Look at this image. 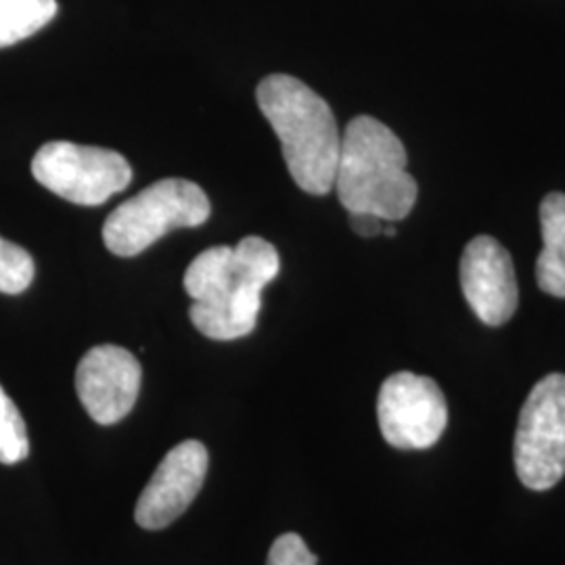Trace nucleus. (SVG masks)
<instances>
[{
  "instance_id": "obj_6",
  "label": "nucleus",
  "mask_w": 565,
  "mask_h": 565,
  "mask_svg": "<svg viewBox=\"0 0 565 565\" xmlns=\"http://www.w3.org/2000/svg\"><path fill=\"white\" fill-rule=\"evenodd\" d=\"M32 174L44 189L76 205H102L132 181V168L118 151L70 141L42 145Z\"/></svg>"
},
{
  "instance_id": "obj_10",
  "label": "nucleus",
  "mask_w": 565,
  "mask_h": 565,
  "mask_svg": "<svg viewBox=\"0 0 565 565\" xmlns=\"http://www.w3.org/2000/svg\"><path fill=\"white\" fill-rule=\"evenodd\" d=\"M461 289L482 323L499 327L515 315L518 279L501 243L486 235L467 243L461 258Z\"/></svg>"
},
{
  "instance_id": "obj_11",
  "label": "nucleus",
  "mask_w": 565,
  "mask_h": 565,
  "mask_svg": "<svg viewBox=\"0 0 565 565\" xmlns=\"http://www.w3.org/2000/svg\"><path fill=\"white\" fill-rule=\"evenodd\" d=\"M541 231L536 281L548 296L565 298V193H548L541 203Z\"/></svg>"
},
{
  "instance_id": "obj_4",
  "label": "nucleus",
  "mask_w": 565,
  "mask_h": 565,
  "mask_svg": "<svg viewBox=\"0 0 565 565\" xmlns=\"http://www.w3.org/2000/svg\"><path fill=\"white\" fill-rule=\"evenodd\" d=\"M210 214L212 205L200 184L163 179L109 214L103 226V242L111 254L135 258L170 231L202 226Z\"/></svg>"
},
{
  "instance_id": "obj_7",
  "label": "nucleus",
  "mask_w": 565,
  "mask_h": 565,
  "mask_svg": "<svg viewBox=\"0 0 565 565\" xmlns=\"http://www.w3.org/2000/svg\"><path fill=\"white\" fill-rule=\"evenodd\" d=\"M377 422L387 445L403 450L429 448L448 424L445 394L429 377L394 373L380 390Z\"/></svg>"
},
{
  "instance_id": "obj_12",
  "label": "nucleus",
  "mask_w": 565,
  "mask_h": 565,
  "mask_svg": "<svg viewBox=\"0 0 565 565\" xmlns=\"http://www.w3.org/2000/svg\"><path fill=\"white\" fill-rule=\"evenodd\" d=\"M57 9V0H0V49L41 32Z\"/></svg>"
},
{
  "instance_id": "obj_13",
  "label": "nucleus",
  "mask_w": 565,
  "mask_h": 565,
  "mask_svg": "<svg viewBox=\"0 0 565 565\" xmlns=\"http://www.w3.org/2000/svg\"><path fill=\"white\" fill-rule=\"evenodd\" d=\"M30 455L28 427L20 408L0 385V463L18 465Z\"/></svg>"
},
{
  "instance_id": "obj_8",
  "label": "nucleus",
  "mask_w": 565,
  "mask_h": 565,
  "mask_svg": "<svg viewBox=\"0 0 565 565\" xmlns=\"http://www.w3.org/2000/svg\"><path fill=\"white\" fill-rule=\"evenodd\" d=\"M141 380V364L132 352L103 343L82 356L76 369V392L93 422L114 425L135 408Z\"/></svg>"
},
{
  "instance_id": "obj_3",
  "label": "nucleus",
  "mask_w": 565,
  "mask_h": 565,
  "mask_svg": "<svg viewBox=\"0 0 565 565\" xmlns=\"http://www.w3.org/2000/svg\"><path fill=\"white\" fill-rule=\"evenodd\" d=\"M406 160L403 141L385 124L371 116L350 121L333 184L348 214L369 212L387 223L406 218L419 193Z\"/></svg>"
},
{
  "instance_id": "obj_9",
  "label": "nucleus",
  "mask_w": 565,
  "mask_h": 565,
  "mask_svg": "<svg viewBox=\"0 0 565 565\" xmlns=\"http://www.w3.org/2000/svg\"><path fill=\"white\" fill-rule=\"evenodd\" d=\"M207 465V448L198 440L170 448L139 497L137 524L142 530H163L177 522L200 494Z\"/></svg>"
},
{
  "instance_id": "obj_16",
  "label": "nucleus",
  "mask_w": 565,
  "mask_h": 565,
  "mask_svg": "<svg viewBox=\"0 0 565 565\" xmlns=\"http://www.w3.org/2000/svg\"><path fill=\"white\" fill-rule=\"evenodd\" d=\"M387 221L375 216V214H369V212H352L350 214V226L356 235L361 237H377V235H384V226Z\"/></svg>"
},
{
  "instance_id": "obj_15",
  "label": "nucleus",
  "mask_w": 565,
  "mask_h": 565,
  "mask_svg": "<svg viewBox=\"0 0 565 565\" xmlns=\"http://www.w3.org/2000/svg\"><path fill=\"white\" fill-rule=\"evenodd\" d=\"M266 565H317V557L310 553L302 536L287 532L270 546Z\"/></svg>"
},
{
  "instance_id": "obj_2",
  "label": "nucleus",
  "mask_w": 565,
  "mask_h": 565,
  "mask_svg": "<svg viewBox=\"0 0 565 565\" xmlns=\"http://www.w3.org/2000/svg\"><path fill=\"white\" fill-rule=\"evenodd\" d=\"M256 102L281 141L294 182L310 195L331 193L342 135L329 103L287 74L266 76L256 88Z\"/></svg>"
},
{
  "instance_id": "obj_1",
  "label": "nucleus",
  "mask_w": 565,
  "mask_h": 565,
  "mask_svg": "<svg viewBox=\"0 0 565 565\" xmlns=\"http://www.w3.org/2000/svg\"><path fill=\"white\" fill-rule=\"evenodd\" d=\"M281 270L273 243L245 237L235 247L216 245L202 252L184 273V291L193 300L189 319L216 342L249 335L263 308V291Z\"/></svg>"
},
{
  "instance_id": "obj_5",
  "label": "nucleus",
  "mask_w": 565,
  "mask_h": 565,
  "mask_svg": "<svg viewBox=\"0 0 565 565\" xmlns=\"http://www.w3.org/2000/svg\"><path fill=\"white\" fill-rule=\"evenodd\" d=\"M515 471L532 490L565 476V375H546L527 394L513 440Z\"/></svg>"
},
{
  "instance_id": "obj_14",
  "label": "nucleus",
  "mask_w": 565,
  "mask_h": 565,
  "mask_svg": "<svg viewBox=\"0 0 565 565\" xmlns=\"http://www.w3.org/2000/svg\"><path fill=\"white\" fill-rule=\"evenodd\" d=\"M36 275L32 256L13 242L0 237V294H23Z\"/></svg>"
}]
</instances>
